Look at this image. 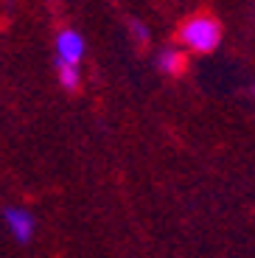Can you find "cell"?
Here are the masks:
<instances>
[{
  "label": "cell",
  "instance_id": "1",
  "mask_svg": "<svg viewBox=\"0 0 255 258\" xmlns=\"http://www.w3.org/2000/svg\"><path fill=\"white\" fill-rule=\"evenodd\" d=\"M219 39H222V28L213 17H194L179 28V42L197 53L216 51Z\"/></svg>",
  "mask_w": 255,
  "mask_h": 258
},
{
  "label": "cell",
  "instance_id": "6",
  "mask_svg": "<svg viewBox=\"0 0 255 258\" xmlns=\"http://www.w3.org/2000/svg\"><path fill=\"white\" fill-rule=\"evenodd\" d=\"M129 28H132V34H135V39H138V42H146V39H149V31H146V26H143V23L132 20V23H129Z\"/></svg>",
  "mask_w": 255,
  "mask_h": 258
},
{
  "label": "cell",
  "instance_id": "3",
  "mask_svg": "<svg viewBox=\"0 0 255 258\" xmlns=\"http://www.w3.org/2000/svg\"><path fill=\"white\" fill-rule=\"evenodd\" d=\"M84 56V37L73 28H65L56 37V62H68V64H79Z\"/></svg>",
  "mask_w": 255,
  "mask_h": 258
},
{
  "label": "cell",
  "instance_id": "2",
  "mask_svg": "<svg viewBox=\"0 0 255 258\" xmlns=\"http://www.w3.org/2000/svg\"><path fill=\"white\" fill-rule=\"evenodd\" d=\"M3 222H6L9 233H12L14 239L20 241V244H26V241H31L34 236V227H37V219H34V213L26 211V208H3Z\"/></svg>",
  "mask_w": 255,
  "mask_h": 258
},
{
  "label": "cell",
  "instance_id": "5",
  "mask_svg": "<svg viewBox=\"0 0 255 258\" xmlns=\"http://www.w3.org/2000/svg\"><path fill=\"white\" fill-rule=\"evenodd\" d=\"M56 73H59V84L65 90H76L79 87V64L56 62Z\"/></svg>",
  "mask_w": 255,
  "mask_h": 258
},
{
  "label": "cell",
  "instance_id": "4",
  "mask_svg": "<svg viewBox=\"0 0 255 258\" xmlns=\"http://www.w3.org/2000/svg\"><path fill=\"white\" fill-rule=\"evenodd\" d=\"M157 68L163 73H168V76H174V73H179L185 68V53H179V51H163L157 56Z\"/></svg>",
  "mask_w": 255,
  "mask_h": 258
}]
</instances>
